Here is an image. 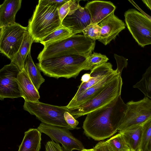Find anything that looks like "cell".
<instances>
[{
	"instance_id": "83f0119b",
	"label": "cell",
	"mask_w": 151,
	"mask_h": 151,
	"mask_svg": "<svg viewBox=\"0 0 151 151\" xmlns=\"http://www.w3.org/2000/svg\"><path fill=\"white\" fill-rule=\"evenodd\" d=\"M142 136L138 151H147L149 140L151 137V118L142 124Z\"/></svg>"
},
{
	"instance_id": "277c9868",
	"label": "cell",
	"mask_w": 151,
	"mask_h": 151,
	"mask_svg": "<svg viewBox=\"0 0 151 151\" xmlns=\"http://www.w3.org/2000/svg\"><path fill=\"white\" fill-rule=\"evenodd\" d=\"M62 25L58 9L38 3L27 28L33 41L40 42Z\"/></svg>"
},
{
	"instance_id": "44dd1931",
	"label": "cell",
	"mask_w": 151,
	"mask_h": 151,
	"mask_svg": "<svg viewBox=\"0 0 151 151\" xmlns=\"http://www.w3.org/2000/svg\"><path fill=\"white\" fill-rule=\"evenodd\" d=\"M33 39L28 30L25 33L21 46L13 60L11 61L19 68L21 71L24 68L25 61L31 51Z\"/></svg>"
},
{
	"instance_id": "d4e9b609",
	"label": "cell",
	"mask_w": 151,
	"mask_h": 151,
	"mask_svg": "<svg viewBox=\"0 0 151 151\" xmlns=\"http://www.w3.org/2000/svg\"><path fill=\"white\" fill-rule=\"evenodd\" d=\"M106 141L114 151H130L120 133L112 137Z\"/></svg>"
},
{
	"instance_id": "ac0fdd59",
	"label": "cell",
	"mask_w": 151,
	"mask_h": 151,
	"mask_svg": "<svg viewBox=\"0 0 151 151\" xmlns=\"http://www.w3.org/2000/svg\"><path fill=\"white\" fill-rule=\"evenodd\" d=\"M22 0H5L0 5V28L14 24Z\"/></svg>"
},
{
	"instance_id": "4316f807",
	"label": "cell",
	"mask_w": 151,
	"mask_h": 151,
	"mask_svg": "<svg viewBox=\"0 0 151 151\" xmlns=\"http://www.w3.org/2000/svg\"><path fill=\"white\" fill-rule=\"evenodd\" d=\"M109 58L105 55L93 52L86 58L84 70H91L95 67L107 63Z\"/></svg>"
},
{
	"instance_id": "484cf974",
	"label": "cell",
	"mask_w": 151,
	"mask_h": 151,
	"mask_svg": "<svg viewBox=\"0 0 151 151\" xmlns=\"http://www.w3.org/2000/svg\"><path fill=\"white\" fill-rule=\"evenodd\" d=\"M79 1L77 0H68L58 9L59 15L62 22L67 16L74 14L80 7L81 6Z\"/></svg>"
},
{
	"instance_id": "d6a6232c",
	"label": "cell",
	"mask_w": 151,
	"mask_h": 151,
	"mask_svg": "<svg viewBox=\"0 0 151 151\" xmlns=\"http://www.w3.org/2000/svg\"><path fill=\"white\" fill-rule=\"evenodd\" d=\"M93 148L94 151H114L106 141L99 142Z\"/></svg>"
},
{
	"instance_id": "8fae6325",
	"label": "cell",
	"mask_w": 151,
	"mask_h": 151,
	"mask_svg": "<svg viewBox=\"0 0 151 151\" xmlns=\"http://www.w3.org/2000/svg\"><path fill=\"white\" fill-rule=\"evenodd\" d=\"M20 70L19 67L11 63L4 65L0 70V99L21 97L16 79Z\"/></svg>"
},
{
	"instance_id": "836d02e7",
	"label": "cell",
	"mask_w": 151,
	"mask_h": 151,
	"mask_svg": "<svg viewBox=\"0 0 151 151\" xmlns=\"http://www.w3.org/2000/svg\"><path fill=\"white\" fill-rule=\"evenodd\" d=\"M128 1L130 2L137 9H139L142 13L146 16L151 21V16L148 15L145 13L143 11H142L132 0H129Z\"/></svg>"
},
{
	"instance_id": "9c48e42d",
	"label": "cell",
	"mask_w": 151,
	"mask_h": 151,
	"mask_svg": "<svg viewBox=\"0 0 151 151\" xmlns=\"http://www.w3.org/2000/svg\"><path fill=\"white\" fill-rule=\"evenodd\" d=\"M127 109L118 131L141 125L151 118V100L145 96L137 101L126 104Z\"/></svg>"
},
{
	"instance_id": "7c38bea8",
	"label": "cell",
	"mask_w": 151,
	"mask_h": 151,
	"mask_svg": "<svg viewBox=\"0 0 151 151\" xmlns=\"http://www.w3.org/2000/svg\"><path fill=\"white\" fill-rule=\"evenodd\" d=\"M117 68L113 73L105 77L95 85L87 89L76 96H74L67 105L68 109L77 107L97 95L112 80L122 73Z\"/></svg>"
},
{
	"instance_id": "4dcf8cb0",
	"label": "cell",
	"mask_w": 151,
	"mask_h": 151,
	"mask_svg": "<svg viewBox=\"0 0 151 151\" xmlns=\"http://www.w3.org/2000/svg\"><path fill=\"white\" fill-rule=\"evenodd\" d=\"M65 120L67 124L75 129H79L77 126L79 124L78 122L68 111H66L64 114Z\"/></svg>"
},
{
	"instance_id": "4fadbf2b",
	"label": "cell",
	"mask_w": 151,
	"mask_h": 151,
	"mask_svg": "<svg viewBox=\"0 0 151 151\" xmlns=\"http://www.w3.org/2000/svg\"><path fill=\"white\" fill-rule=\"evenodd\" d=\"M99 24L101 28L98 40L104 45L114 40L119 33L126 27V24L112 13L102 21Z\"/></svg>"
},
{
	"instance_id": "52a82bcc",
	"label": "cell",
	"mask_w": 151,
	"mask_h": 151,
	"mask_svg": "<svg viewBox=\"0 0 151 151\" xmlns=\"http://www.w3.org/2000/svg\"><path fill=\"white\" fill-rule=\"evenodd\" d=\"M124 16L126 25L138 45L144 47L151 45V21L133 8L126 11Z\"/></svg>"
},
{
	"instance_id": "6da1fadb",
	"label": "cell",
	"mask_w": 151,
	"mask_h": 151,
	"mask_svg": "<svg viewBox=\"0 0 151 151\" xmlns=\"http://www.w3.org/2000/svg\"><path fill=\"white\" fill-rule=\"evenodd\" d=\"M127 109L121 95L110 103L87 114L83 128L87 137L100 141L118 131Z\"/></svg>"
},
{
	"instance_id": "7a4b0ae2",
	"label": "cell",
	"mask_w": 151,
	"mask_h": 151,
	"mask_svg": "<svg viewBox=\"0 0 151 151\" xmlns=\"http://www.w3.org/2000/svg\"><path fill=\"white\" fill-rule=\"evenodd\" d=\"M96 40L84 35L75 34L64 39L44 45L37 59L39 61L49 58L71 55L86 58L93 51Z\"/></svg>"
},
{
	"instance_id": "8d00e7d4",
	"label": "cell",
	"mask_w": 151,
	"mask_h": 151,
	"mask_svg": "<svg viewBox=\"0 0 151 151\" xmlns=\"http://www.w3.org/2000/svg\"><path fill=\"white\" fill-rule=\"evenodd\" d=\"M147 151H151V137L149 140L148 144Z\"/></svg>"
},
{
	"instance_id": "f546056e",
	"label": "cell",
	"mask_w": 151,
	"mask_h": 151,
	"mask_svg": "<svg viewBox=\"0 0 151 151\" xmlns=\"http://www.w3.org/2000/svg\"><path fill=\"white\" fill-rule=\"evenodd\" d=\"M68 1L65 0H40L38 3L44 6H50L58 9Z\"/></svg>"
},
{
	"instance_id": "ba28073f",
	"label": "cell",
	"mask_w": 151,
	"mask_h": 151,
	"mask_svg": "<svg viewBox=\"0 0 151 151\" xmlns=\"http://www.w3.org/2000/svg\"><path fill=\"white\" fill-rule=\"evenodd\" d=\"M0 29V52L12 61L21 46L27 27L15 22Z\"/></svg>"
},
{
	"instance_id": "9a60e30c",
	"label": "cell",
	"mask_w": 151,
	"mask_h": 151,
	"mask_svg": "<svg viewBox=\"0 0 151 151\" xmlns=\"http://www.w3.org/2000/svg\"><path fill=\"white\" fill-rule=\"evenodd\" d=\"M85 7L91 16V24H98L104 19L114 13L116 9L110 1L94 0L88 2Z\"/></svg>"
},
{
	"instance_id": "f35d334b",
	"label": "cell",
	"mask_w": 151,
	"mask_h": 151,
	"mask_svg": "<svg viewBox=\"0 0 151 151\" xmlns=\"http://www.w3.org/2000/svg\"></svg>"
},
{
	"instance_id": "5bb4252c",
	"label": "cell",
	"mask_w": 151,
	"mask_h": 151,
	"mask_svg": "<svg viewBox=\"0 0 151 151\" xmlns=\"http://www.w3.org/2000/svg\"><path fill=\"white\" fill-rule=\"evenodd\" d=\"M91 23L89 12L85 7L81 6L74 14L67 16L62 22V25L70 30L74 35L82 32Z\"/></svg>"
},
{
	"instance_id": "d6986e66",
	"label": "cell",
	"mask_w": 151,
	"mask_h": 151,
	"mask_svg": "<svg viewBox=\"0 0 151 151\" xmlns=\"http://www.w3.org/2000/svg\"><path fill=\"white\" fill-rule=\"evenodd\" d=\"M18 151H40L41 132L37 129L31 128L25 132Z\"/></svg>"
},
{
	"instance_id": "7402d4cb",
	"label": "cell",
	"mask_w": 151,
	"mask_h": 151,
	"mask_svg": "<svg viewBox=\"0 0 151 151\" xmlns=\"http://www.w3.org/2000/svg\"><path fill=\"white\" fill-rule=\"evenodd\" d=\"M24 68L34 85L38 90L45 79L41 74L40 70L34 63L29 52L25 61Z\"/></svg>"
},
{
	"instance_id": "603a6c76",
	"label": "cell",
	"mask_w": 151,
	"mask_h": 151,
	"mask_svg": "<svg viewBox=\"0 0 151 151\" xmlns=\"http://www.w3.org/2000/svg\"><path fill=\"white\" fill-rule=\"evenodd\" d=\"M74 35L73 32L68 29L62 25L42 40L40 42L44 46L55 42L67 38Z\"/></svg>"
},
{
	"instance_id": "30bf717a",
	"label": "cell",
	"mask_w": 151,
	"mask_h": 151,
	"mask_svg": "<svg viewBox=\"0 0 151 151\" xmlns=\"http://www.w3.org/2000/svg\"><path fill=\"white\" fill-rule=\"evenodd\" d=\"M37 129L48 136L52 140L61 144L64 151L74 150L81 151L84 149L82 143L74 137L68 129L42 122Z\"/></svg>"
},
{
	"instance_id": "74e56055",
	"label": "cell",
	"mask_w": 151,
	"mask_h": 151,
	"mask_svg": "<svg viewBox=\"0 0 151 151\" xmlns=\"http://www.w3.org/2000/svg\"><path fill=\"white\" fill-rule=\"evenodd\" d=\"M81 151H94L93 148L90 149H84Z\"/></svg>"
},
{
	"instance_id": "f1b7e54d",
	"label": "cell",
	"mask_w": 151,
	"mask_h": 151,
	"mask_svg": "<svg viewBox=\"0 0 151 151\" xmlns=\"http://www.w3.org/2000/svg\"><path fill=\"white\" fill-rule=\"evenodd\" d=\"M82 32L84 36L93 40H98L100 37L101 28L98 24H91L83 31Z\"/></svg>"
},
{
	"instance_id": "d590c367",
	"label": "cell",
	"mask_w": 151,
	"mask_h": 151,
	"mask_svg": "<svg viewBox=\"0 0 151 151\" xmlns=\"http://www.w3.org/2000/svg\"><path fill=\"white\" fill-rule=\"evenodd\" d=\"M142 1L151 11V0H142Z\"/></svg>"
},
{
	"instance_id": "2e32d148",
	"label": "cell",
	"mask_w": 151,
	"mask_h": 151,
	"mask_svg": "<svg viewBox=\"0 0 151 151\" xmlns=\"http://www.w3.org/2000/svg\"><path fill=\"white\" fill-rule=\"evenodd\" d=\"M20 91L21 97L27 102L39 101L40 96L24 68L20 72L16 79Z\"/></svg>"
},
{
	"instance_id": "cb8c5ba5",
	"label": "cell",
	"mask_w": 151,
	"mask_h": 151,
	"mask_svg": "<svg viewBox=\"0 0 151 151\" xmlns=\"http://www.w3.org/2000/svg\"><path fill=\"white\" fill-rule=\"evenodd\" d=\"M133 87L139 89L145 96L151 100V65L146 69L142 79Z\"/></svg>"
},
{
	"instance_id": "5b68a950",
	"label": "cell",
	"mask_w": 151,
	"mask_h": 151,
	"mask_svg": "<svg viewBox=\"0 0 151 151\" xmlns=\"http://www.w3.org/2000/svg\"><path fill=\"white\" fill-rule=\"evenodd\" d=\"M123 84L121 73L110 81L97 95L69 112L75 119L109 104L121 95Z\"/></svg>"
},
{
	"instance_id": "1f68e13d",
	"label": "cell",
	"mask_w": 151,
	"mask_h": 151,
	"mask_svg": "<svg viewBox=\"0 0 151 151\" xmlns=\"http://www.w3.org/2000/svg\"><path fill=\"white\" fill-rule=\"evenodd\" d=\"M45 151H64L59 143L52 140L48 141L45 145Z\"/></svg>"
},
{
	"instance_id": "3957f363",
	"label": "cell",
	"mask_w": 151,
	"mask_h": 151,
	"mask_svg": "<svg viewBox=\"0 0 151 151\" xmlns=\"http://www.w3.org/2000/svg\"><path fill=\"white\" fill-rule=\"evenodd\" d=\"M37 65L44 75L58 79L76 78L84 70L86 58L80 55H71L53 58L39 61Z\"/></svg>"
},
{
	"instance_id": "e575fe53",
	"label": "cell",
	"mask_w": 151,
	"mask_h": 151,
	"mask_svg": "<svg viewBox=\"0 0 151 151\" xmlns=\"http://www.w3.org/2000/svg\"><path fill=\"white\" fill-rule=\"evenodd\" d=\"M91 78L90 74L88 73L83 74L81 78V81L82 83H86L88 82Z\"/></svg>"
},
{
	"instance_id": "ffe728a7",
	"label": "cell",
	"mask_w": 151,
	"mask_h": 151,
	"mask_svg": "<svg viewBox=\"0 0 151 151\" xmlns=\"http://www.w3.org/2000/svg\"><path fill=\"white\" fill-rule=\"evenodd\" d=\"M118 132L122 135L130 151H138L142 139V124Z\"/></svg>"
},
{
	"instance_id": "e0dca14e",
	"label": "cell",
	"mask_w": 151,
	"mask_h": 151,
	"mask_svg": "<svg viewBox=\"0 0 151 151\" xmlns=\"http://www.w3.org/2000/svg\"><path fill=\"white\" fill-rule=\"evenodd\" d=\"M115 71L112 68V65L110 63L107 62L95 67L91 70L90 80L87 82L81 83L74 96H78Z\"/></svg>"
},
{
	"instance_id": "8992f818",
	"label": "cell",
	"mask_w": 151,
	"mask_h": 151,
	"mask_svg": "<svg viewBox=\"0 0 151 151\" xmlns=\"http://www.w3.org/2000/svg\"><path fill=\"white\" fill-rule=\"evenodd\" d=\"M23 109L31 114L35 115L42 123L68 130L75 129L70 126L65 120L64 114L68 111L66 106H54L39 101L35 102L25 101Z\"/></svg>"
}]
</instances>
